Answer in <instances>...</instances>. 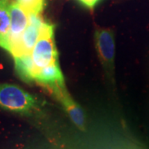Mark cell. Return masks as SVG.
Masks as SVG:
<instances>
[{
	"label": "cell",
	"mask_w": 149,
	"mask_h": 149,
	"mask_svg": "<svg viewBox=\"0 0 149 149\" xmlns=\"http://www.w3.org/2000/svg\"><path fill=\"white\" fill-rule=\"evenodd\" d=\"M39 101L35 96L12 84H0V108L7 111L29 115L36 111Z\"/></svg>",
	"instance_id": "6da1fadb"
},
{
	"label": "cell",
	"mask_w": 149,
	"mask_h": 149,
	"mask_svg": "<svg viewBox=\"0 0 149 149\" xmlns=\"http://www.w3.org/2000/svg\"><path fill=\"white\" fill-rule=\"evenodd\" d=\"M31 56L36 73L50 64L58 61V52L55 43L52 24L47 22H44L40 37L32 49Z\"/></svg>",
	"instance_id": "7a4b0ae2"
},
{
	"label": "cell",
	"mask_w": 149,
	"mask_h": 149,
	"mask_svg": "<svg viewBox=\"0 0 149 149\" xmlns=\"http://www.w3.org/2000/svg\"><path fill=\"white\" fill-rule=\"evenodd\" d=\"M96 52L109 78L113 81L114 74L115 40L111 29L97 28L95 32Z\"/></svg>",
	"instance_id": "3957f363"
},
{
	"label": "cell",
	"mask_w": 149,
	"mask_h": 149,
	"mask_svg": "<svg viewBox=\"0 0 149 149\" xmlns=\"http://www.w3.org/2000/svg\"><path fill=\"white\" fill-rule=\"evenodd\" d=\"M45 21L42 14L31 13L28 16V24L16 48L11 55L13 57L32 53V51L41 35L42 27Z\"/></svg>",
	"instance_id": "277c9868"
},
{
	"label": "cell",
	"mask_w": 149,
	"mask_h": 149,
	"mask_svg": "<svg viewBox=\"0 0 149 149\" xmlns=\"http://www.w3.org/2000/svg\"><path fill=\"white\" fill-rule=\"evenodd\" d=\"M56 97L57 101L63 107L72 122L81 131L85 130V115L80 106L70 95L65 83L54 85L49 89Z\"/></svg>",
	"instance_id": "5b68a950"
},
{
	"label": "cell",
	"mask_w": 149,
	"mask_h": 149,
	"mask_svg": "<svg viewBox=\"0 0 149 149\" xmlns=\"http://www.w3.org/2000/svg\"><path fill=\"white\" fill-rule=\"evenodd\" d=\"M29 14L23 9L15 0H12L10 3V28L8 40V51L12 53L16 48L28 24Z\"/></svg>",
	"instance_id": "8992f818"
},
{
	"label": "cell",
	"mask_w": 149,
	"mask_h": 149,
	"mask_svg": "<svg viewBox=\"0 0 149 149\" xmlns=\"http://www.w3.org/2000/svg\"><path fill=\"white\" fill-rule=\"evenodd\" d=\"M35 82L44 85L48 89L57 84L65 83L64 76L59 66L58 61L38 70L35 75Z\"/></svg>",
	"instance_id": "52a82bcc"
},
{
	"label": "cell",
	"mask_w": 149,
	"mask_h": 149,
	"mask_svg": "<svg viewBox=\"0 0 149 149\" xmlns=\"http://www.w3.org/2000/svg\"><path fill=\"white\" fill-rule=\"evenodd\" d=\"M14 65L17 74L26 83L35 82L36 71L32 61L31 54L14 56Z\"/></svg>",
	"instance_id": "ba28073f"
},
{
	"label": "cell",
	"mask_w": 149,
	"mask_h": 149,
	"mask_svg": "<svg viewBox=\"0 0 149 149\" xmlns=\"http://www.w3.org/2000/svg\"><path fill=\"white\" fill-rule=\"evenodd\" d=\"M12 0H0V47L8 51L10 28V3Z\"/></svg>",
	"instance_id": "9c48e42d"
},
{
	"label": "cell",
	"mask_w": 149,
	"mask_h": 149,
	"mask_svg": "<svg viewBox=\"0 0 149 149\" xmlns=\"http://www.w3.org/2000/svg\"><path fill=\"white\" fill-rule=\"evenodd\" d=\"M15 1L23 8V9L28 14L31 13L42 14L44 10L45 0H15Z\"/></svg>",
	"instance_id": "30bf717a"
},
{
	"label": "cell",
	"mask_w": 149,
	"mask_h": 149,
	"mask_svg": "<svg viewBox=\"0 0 149 149\" xmlns=\"http://www.w3.org/2000/svg\"><path fill=\"white\" fill-rule=\"evenodd\" d=\"M77 1L80 3L82 5L85 6V8L89 9H94V8L100 0H77Z\"/></svg>",
	"instance_id": "8fae6325"
}]
</instances>
